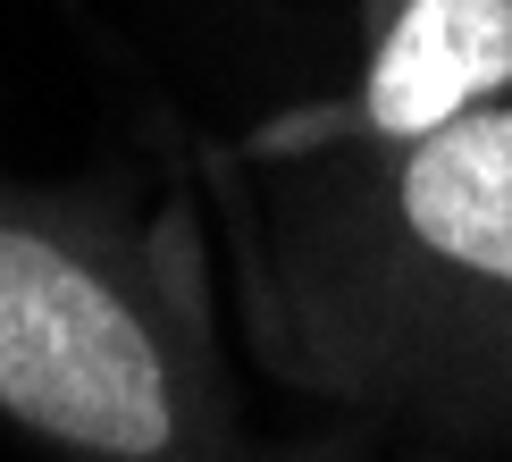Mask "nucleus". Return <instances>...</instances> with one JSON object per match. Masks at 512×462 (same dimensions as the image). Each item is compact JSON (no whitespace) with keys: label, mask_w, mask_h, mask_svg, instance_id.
<instances>
[{"label":"nucleus","mask_w":512,"mask_h":462,"mask_svg":"<svg viewBox=\"0 0 512 462\" xmlns=\"http://www.w3.org/2000/svg\"><path fill=\"white\" fill-rule=\"evenodd\" d=\"M0 412L101 462L185 446V387L143 303L34 227H0Z\"/></svg>","instance_id":"nucleus-1"},{"label":"nucleus","mask_w":512,"mask_h":462,"mask_svg":"<svg viewBox=\"0 0 512 462\" xmlns=\"http://www.w3.org/2000/svg\"><path fill=\"white\" fill-rule=\"evenodd\" d=\"M403 236L462 278L512 286V110H462L403 143Z\"/></svg>","instance_id":"nucleus-2"},{"label":"nucleus","mask_w":512,"mask_h":462,"mask_svg":"<svg viewBox=\"0 0 512 462\" xmlns=\"http://www.w3.org/2000/svg\"><path fill=\"white\" fill-rule=\"evenodd\" d=\"M512 84V0H403L361 84L370 135L412 143Z\"/></svg>","instance_id":"nucleus-3"}]
</instances>
